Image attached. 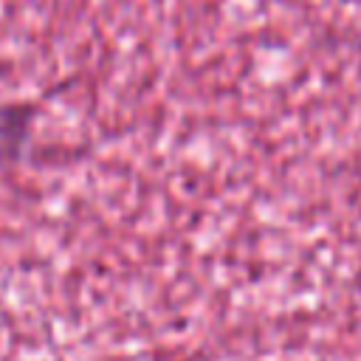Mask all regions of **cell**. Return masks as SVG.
<instances>
[{"label":"cell","mask_w":361,"mask_h":361,"mask_svg":"<svg viewBox=\"0 0 361 361\" xmlns=\"http://www.w3.org/2000/svg\"><path fill=\"white\" fill-rule=\"evenodd\" d=\"M0 138H3V116H0Z\"/></svg>","instance_id":"obj_1"}]
</instances>
